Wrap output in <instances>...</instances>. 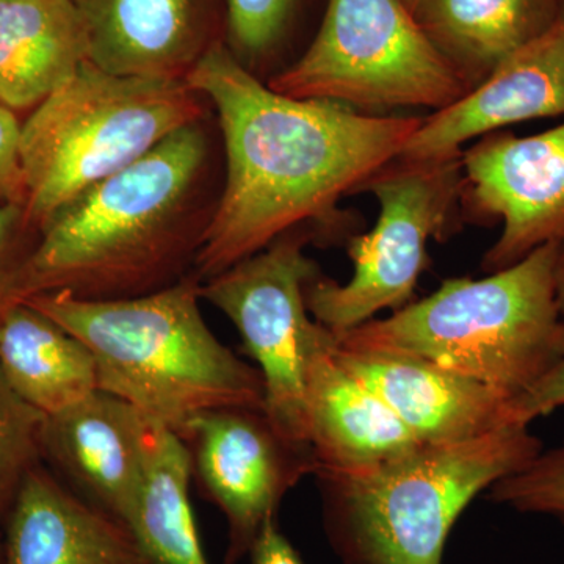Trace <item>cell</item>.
Returning a JSON list of instances; mask_svg holds the SVG:
<instances>
[{
  "label": "cell",
  "instance_id": "1",
  "mask_svg": "<svg viewBox=\"0 0 564 564\" xmlns=\"http://www.w3.org/2000/svg\"><path fill=\"white\" fill-rule=\"evenodd\" d=\"M185 80L217 111L225 154L220 196L193 263L202 282L302 226L347 243L355 226L337 204L397 159L423 120L281 95L220 41Z\"/></svg>",
  "mask_w": 564,
  "mask_h": 564
},
{
  "label": "cell",
  "instance_id": "2",
  "mask_svg": "<svg viewBox=\"0 0 564 564\" xmlns=\"http://www.w3.org/2000/svg\"><path fill=\"white\" fill-rule=\"evenodd\" d=\"M218 196L210 137L195 121L41 225L22 296L120 300L176 284L193 272Z\"/></svg>",
  "mask_w": 564,
  "mask_h": 564
},
{
  "label": "cell",
  "instance_id": "3",
  "mask_svg": "<svg viewBox=\"0 0 564 564\" xmlns=\"http://www.w3.org/2000/svg\"><path fill=\"white\" fill-rule=\"evenodd\" d=\"M202 281L120 300H82L65 292L24 300L87 345L99 389L148 421L185 436L199 415L226 408L263 410V381L204 321Z\"/></svg>",
  "mask_w": 564,
  "mask_h": 564
},
{
  "label": "cell",
  "instance_id": "4",
  "mask_svg": "<svg viewBox=\"0 0 564 564\" xmlns=\"http://www.w3.org/2000/svg\"><path fill=\"white\" fill-rule=\"evenodd\" d=\"M563 250L547 243L481 280L448 278L432 295L334 337L345 348L417 356L513 403L564 358Z\"/></svg>",
  "mask_w": 564,
  "mask_h": 564
},
{
  "label": "cell",
  "instance_id": "5",
  "mask_svg": "<svg viewBox=\"0 0 564 564\" xmlns=\"http://www.w3.org/2000/svg\"><path fill=\"white\" fill-rule=\"evenodd\" d=\"M543 451L530 425L463 443L419 444L388 462L317 473L323 525L344 564H443L470 502Z\"/></svg>",
  "mask_w": 564,
  "mask_h": 564
},
{
  "label": "cell",
  "instance_id": "6",
  "mask_svg": "<svg viewBox=\"0 0 564 564\" xmlns=\"http://www.w3.org/2000/svg\"><path fill=\"white\" fill-rule=\"evenodd\" d=\"M187 80L107 73L85 62L21 126L24 210L33 228L82 193L206 118Z\"/></svg>",
  "mask_w": 564,
  "mask_h": 564
},
{
  "label": "cell",
  "instance_id": "7",
  "mask_svg": "<svg viewBox=\"0 0 564 564\" xmlns=\"http://www.w3.org/2000/svg\"><path fill=\"white\" fill-rule=\"evenodd\" d=\"M267 85L367 115L436 111L469 91L403 0H328L313 43Z\"/></svg>",
  "mask_w": 564,
  "mask_h": 564
},
{
  "label": "cell",
  "instance_id": "8",
  "mask_svg": "<svg viewBox=\"0 0 564 564\" xmlns=\"http://www.w3.org/2000/svg\"><path fill=\"white\" fill-rule=\"evenodd\" d=\"M462 155L430 162L393 159L359 185L355 195H373L380 217L372 231L347 240L355 263L350 281L339 284L321 273L307 284V310L315 322L340 334L413 302L430 265V240L454 234L462 218Z\"/></svg>",
  "mask_w": 564,
  "mask_h": 564
},
{
  "label": "cell",
  "instance_id": "9",
  "mask_svg": "<svg viewBox=\"0 0 564 564\" xmlns=\"http://www.w3.org/2000/svg\"><path fill=\"white\" fill-rule=\"evenodd\" d=\"M311 226L274 242L202 282V299L229 318L263 381V413L292 443L310 447L306 370L323 326L306 304V288L321 267L304 248Z\"/></svg>",
  "mask_w": 564,
  "mask_h": 564
},
{
  "label": "cell",
  "instance_id": "10",
  "mask_svg": "<svg viewBox=\"0 0 564 564\" xmlns=\"http://www.w3.org/2000/svg\"><path fill=\"white\" fill-rule=\"evenodd\" d=\"M462 221L502 223L481 270L496 273L564 245V122L536 135L492 132L463 151Z\"/></svg>",
  "mask_w": 564,
  "mask_h": 564
},
{
  "label": "cell",
  "instance_id": "11",
  "mask_svg": "<svg viewBox=\"0 0 564 564\" xmlns=\"http://www.w3.org/2000/svg\"><path fill=\"white\" fill-rule=\"evenodd\" d=\"M192 477L229 529L226 564L250 554L285 494L315 474L313 448L282 436L263 410L226 408L199 415L182 437Z\"/></svg>",
  "mask_w": 564,
  "mask_h": 564
},
{
  "label": "cell",
  "instance_id": "12",
  "mask_svg": "<svg viewBox=\"0 0 564 564\" xmlns=\"http://www.w3.org/2000/svg\"><path fill=\"white\" fill-rule=\"evenodd\" d=\"M563 115L564 13L462 99L423 117L397 161H441L462 154L467 141L507 126Z\"/></svg>",
  "mask_w": 564,
  "mask_h": 564
},
{
  "label": "cell",
  "instance_id": "13",
  "mask_svg": "<svg viewBox=\"0 0 564 564\" xmlns=\"http://www.w3.org/2000/svg\"><path fill=\"white\" fill-rule=\"evenodd\" d=\"M334 352L383 399L419 443H463L518 425L502 395L417 356L345 348L336 337Z\"/></svg>",
  "mask_w": 564,
  "mask_h": 564
},
{
  "label": "cell",
  "instance_id": "14",
  "mask_svg": "<svg viewBox=\"0 0 564 564\" xmlns=\"http://www.w3.org/2000/svg\"><path fill=\"white\" fill-rule=\"evenodd\" d=\"M152 422L132 404L98 391L47 415L43 452L84 499L128 527L147 473Z\"/></svg>",
  "mask_w": 564,
  "mask_h": 564
},
{
  "label": "cell",
  "instance_id": "15",
  "mask_svg": "<svg viewBox=\"0 0 564 564\" xmlns=\"http://www.w3.org/2000/svg\"><path fill=\"white\" fill-rule=\"evenodd\" d=\"M306 413L315 474L367 469L422 444L383 399L337 359L334 334L325 326L307 361Z\"/></svg>",
  "mask_w": 564,
  "mask_h": 564
},
{
  "label": "cell",
  "instance_id": "16",
  "mask_svg": "<svg viewBox=\"0 0 564 564\" xmlns=\"http://www.w3.org/2000/svg\"><path fill=\"white\" fill-rule=\"evenodd\" d=\"M0 564L148 562L128 527L35 466L7 510Z\"/></svg>",
  "mask_w": 564,
  "mask_h": 564
},
{
  "label": "cell",
  "instance_id": "17",
  "mask_svg": "<svg viewBox=\"0 0 564 564\" xmlns=\"http://www.w3.org/2000/svg\"><path fill=\"white\" fill-rule=\"evenodd\" d=\"M88 62L118 76L185 80L207 50L196 0H70Z\"/></svg>",
  "mask_w": 564,
  "mask_h": 564
},
{
  "label": "cell",
  "instance_id": "18",
  "mask_svg": "<svg viewBox=\"0 0 564 564\" xmlns=\"http://www.w3.org/2000/svg\"><path fill=\"white\" fill-rule=\"evenodd\" d=\"M88 62V36L70 0H0V102L35 109Z\"/></svg>",
  "mask_w": 564,
  "mask_h": 564
},
{
  "label": "cell",
  "instance_id": "19",
  "mask_svg": "<svg viewBox=\"0 0 564 564\" xmlns=\"http://www.w3.org/2000/svg\"><path fill=\"white\" fill-rule=\"evenodd\" d=\"M434 50L473 90L516 51L547 32L562 0H419L413 10Z\"/></svg>",
  "mask_w": 564,
  "mask_h": 564
},
{
  "label": "cell",
  "instance_id": "20",
  "mask_svg": "<svg viewBox=\"0 0 564 564\" xmlns=\"http://www.w3.org/2000/svg\"><path fill=\"white\" fill-rule=\"evenodd\" d=\"M0 370L46 417L101 391L87 345L28 302L11 307L0 323Z\"/></svg>",
  "mask_w": 564,
  "mask_h": 564
},
{
  "label": "cell",
  "instance_id": "21",
  "mask_svg": "<svg viewBox=\"0 0 564 564\" xmlns=\"http://www.w3.org/2000/svg\"><path fill=\"white\" fill-rule=\"evenodd\" d=\"M191 480L184 441L152 423L147 473L128 522L148 564H209L188 497Z\"/></svg>",
  "mask_w": 564,
  "mask_h": 564
},
{
  "label": "cell",
  "instance_id": "22",
  "mask_svg": "<svg viewBox=\"0 0 564 564\" xmlns=\"http://www.w3.org/2000/svg\"><path fill=\"white\" fill-rule=\"evenodd\" d=\"M46 415L11 389L0 370V513L9 510L25 474L43 452Z\"/></svg>",
  "mask_w": 564,
  "mask_h": 564
},
{
  "label": "cell",
  "instance_id": "23",
  "mask_svg": "<svg viewBox=\"0 0 564 564\" xmlns=\"http://www.w3.org/2000/svg\"><path fill=\"white\" fill-rule=\"evenodd\" d=\"M488 499L519 513L543 514L564 524V443L541 451L522 469L488 489Z\"/></svg>",
  "mask_w": 564,
  "mask_h": 564
},
{
  "label": "cell",
  "instance_id": "24",
  "mask_svg": "<svg viewBox=\"0 0 564 564\" xmlns=\"http://www.w3.org/2000/svg\"><path fill=\"white\" fill-rule=\"evenodd\" d=\"M295 7L296 0H228L231 51L251 73L280 46Z\"/></svg>",
  "mask_w": 564,
  "mask_h": 564
},
{
  "label": "cell",
  "instance_id": "25",
  "mask_svg": "<svg viewBox=\"0 0 564 564\" xmlns=\"http://www.w3.org/2000/svg\"><path fill=\"white\" fill-rule=\"evenodd\" d=\"M31 228L22 204L0 203V323L11 307L24 302L22 276L35 247L25 242V234Z\"/></svg>",
  "mask_w": 564,
  "mask_h": 564
},
{
  "label": "cell",
  "instance_id": "26",
  "mask_svg": "<svg viewBox=\"0 0 564 564\" xmlns=\"http://www.w3.org/2000/svg\"><path fill=\"white\" fill-rule=\"evenodd\" d=\"M21 126L17 111L0 102V203H18L24 206Z\"/></svg>",
  "mask_w": 564,
  "mask_h": 564
},
{
  "label": "cell",
  "instance_id": "27",
  "mask_svg": "<svg viewBox=\"0 0 564 564\" xmlns=\"http://www.w3.org/2000/svg\"><path fill=\"white\" fill-rule=\"evenodd\" d=\"M564 406V358L554 369L529 389L524 395L510 404L511 421L518 425H530Z\"/></svg>",
  "mask_w": 564,
  "mask_h": 564
},
{
  "label": "cell",
  "instance_id": "28",
  "mask_svg": "<svg viewBox=\"0 0 564 564\" xmlns=\"http://www.w3.org/2000/svg\"><path fill=\"white\" fill-rule=\"evenodd\" d=\"M248 556L250 564H306L291 541L282 534L276 519L267 522Z\"/></svg>",
  "mask_w": 564,
  "mask_h": 564
},
{
  "label": "cell",
  "instance_id": "29",
  "mask_svg": "<svg viewBox=\"0 0 564 564\" xmlns=\"http://www.w3.org/2000/svg\"><path fill=\"white\" fill-rule=\"evenodd\" d=\"M556 280H558V303L564 315V250L562 252V258H560L558 274H556Z\"/></svg>",
  "mask_w": 564,
  "mask_h": 564
},
{
  "label": "cell",
  "instance_id": "30",
  "mask_svg": "<svg viewBox=\"0 0 564 564\" xmlns=\"http://www.w3.org/2000/svg\"><path fill=\"white\" fill-rule=\"evenodd\" d=\"M403 2L406 3L408 9L413 11L415 6H417L419 0H403Z\"/></svg>",
  "mask_w": 564,
  "mask_h": 564
},
{
  "label": "cell",
  "instance_id": "31",
  "mask_svg": "<svg viewBox=\"0 0 564 564\" xmlns=\"http://www.w3.org/2000/svg\"><path fill=\"white\" fill-rule=\"evenodd\" d=\"M562 2H563V6H564V0H562Z\"/></svg>",
  "mask_w": 564,
  "mask_h": 564
}]
</instances>
